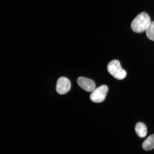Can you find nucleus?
Returning <instances> with one entry per match:
<instances>
[{"label":"nucleus","instance_id":"1","mask_svg":"<svg viewBox=\"0 0 154 154\" xmlns=\"http://www.w3.org/2000/svg\"><path fill=\"white\" fill-rule=\"evenodd\" d=\"M151 23L149 15L143 12L138 14L132 21L131 27L134 32L142 33L147 30Z\"/></svg>","mask_w":154,"mask_h":154},{"label":"nucleus","instance_id":"7","mask_svg":"<svg viewBox=\"0 0 154 154\" xmlns=\"http://www.w3.org/2000/svg\"><path fill=\"white\" fill-rule=\"evenodd\" d=\"M142 147L146 151L154 149V134L150 136L145 140L142 144Z\"/></svg>","mask_w":154,"mask_h":154},{"label":"nucleus","instance_id":"2","mask_svg":"<svg viewBox=\"0 0 154 154\" xmlns=\"http://www.w3.org/2000/svg\"><path fill=\"white\" fill-rule=\"evenodd\" d=\"M107 69L109 74L117 80H122L126 76V71L121 67L120 61L116 60L109 62Z\"/></svg>","mask_w":154,"mask_h":154},{"label":"nucleus","instance_id":"3","mask_svg":"<svg viewBox=\"0 0 154 154\" xmlns=\"http://www.w3.org/2000/svg\"><path fill=\"white\" fill-rule=\"evenodd\" d=\"M108 88L105 85H102L94 89L90 96L91 101L95 103H100L104 100Z\"/></svg>","mask_w":154,"mask_h":154},{"label":"nucleus","instance_id":"8","mask_svg":"<svg viewBox=\"0 0 154 154\" xmlns=\"http://www.w3.org/2000/svg\"><path fill=\"white\" fill-rule=\"evenodd\" d=\"M146 32L147 38L154 42V21L151 22Z\"/></svg>","mask_w":154,"mask_h":154},{"label":"nucleus","instance_id":"6","mask_svg":"<svg viewBox=\"0 0 154 154\" xmlns=\"http://www.w3.org/2000/svg\"><path fill=\"white\" fill-rule=\"evenodd\" d=\"M135 131L136 134L140 138L145 137L147 133V127L143 123H138L135 127Z\"/></svg>","mask_w":154,"mask_h":154},{"label":"nucleus","instance_id":"5","mask_svg":"<svg viewBox=\"0 0 154 154\" xmlns=\"http://www.w3.org/2000/svg\"><path fill=\"white\" fill-rule=\"evenodd\" d=\"M77 83L81 88L86 91H92L95 88V83L93 80L84 77H79Z\"/></svg>","mask_w":154,"mask_h":154},{"label":"nucleus","instance_id":"4","mask_svg":"<svg viewBox=\"0 0 154 154\" xmlns=\"http://www.w3.org/2000/svg\"><path fill=\"white\" fill-rule=\"evenodd\" d=\"M71 87V83L68 79L65 77H61L57 80L56 89L58 93L63 95L69 91Z\"/></svg>","mask_w":154,"mask_h":154}]
</instances>
